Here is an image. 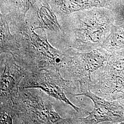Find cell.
<instances>
[{"mask_svg":"<svg viewBox=\"0 0 124 124\" xmlns=\"http://www.w3.org/2000/svg\"><path fill=\"white\" fill-rule=\"evenodd\" d=\"M51 97L40 89H20L12 107L13 124H74L64 119L53 108Z\"/></svg>","mask_w":124,"mask_h":124,"instance_id":"1","label":"cell"},{"mask_svg":"<svg viewBox=\"0 0 124 124\" xmlns=\"http://www.w3.org/2000/svg\"><path fill=\"white\" fill-rule=\"evenodd\" d=\"M40 30L39 34L30 28L28 43L15 61L27 72L37 70L60 71L64 65V52L53 46L46 31Z\"/></svg>","mask_w":124,"mask_h":124,"instance_id":"2","label":"cell"},{"mask_svg":"<svg viewBox=\"0 0 124 124\" xmlns=\"http://www.w3.org/2000/svg\"><path fill=\"white\" fill-rule=\"evenodd\" d=\"M74 85L72 80L64 79L60 71L37 70L27 73L20 83V89H40L51 97L65 103L78 112L80 108L67 97V95L75 96Z\"/></svg>","mask_w":124,"mask_h":124,"instance_id":"3","label":"cell"},{"mask_svg":"<svg viewBox=\"0 0 124 124\" xmlns=\"http://www.w3.org/2000/svg\"><path fill=\"white\" fill-rule=\"evenodd\" d=\"M0 56V64L4 68L0 78V106L12 107L27 72L18 64L11 54L3 53Z\"/></svg>","mask_w":124,"mask_h":124,"instance_id":"4","label":"cell"},{"mask_svg":"<svg viewBox=\"0 0 124 124\" xmlns=\"http://www.w3.org/2000/svg\"><path fill=\"white\" fill-rule=\"evenodd\" d=\"M63 51L65 61L63 69L68 72L71 80L80 83V93L87 90L90 73L98 66L102 58L97 54L78 53L70 48H66Z\"/></svg>","mask_w":124,"mask_h":124,"instance_id":"5","label":"cell"},{"mask_svg":"<svg viewBox=\"0 0 124 124\" xmlns=\"http://www.w3.org/2000/svg\"><path fill=\"white\" fill-rule=\"evenodd\" d=\"M27 22L34 30L43 29L54 34L61 40L63 31L58 18L47 0H37L26 14Z\"/></svg>","mask_w":124,"mask_h":124,"instance_id":"6","label":"cell"},{"mask_svg":"<svg viewBox=\"0 0 124 124\" xmlns=\"http://www.w3.org/2000/svg\"><path fill=\"white\" fill-rule=\"evenodd\" d=\"M85 96L92 100L94 103L93 111L89 113V115L84 118H79L80 122L84 124H98L106 121H113L114 116L120 115L115 114L117 107L112 103L106 101L98 97L88 90L75 96Z\"/></svg>","mask_w":124,"mask_h":124,"instance_id":"7","label":"cell"},{"mask_svg":"<svg viewBox=\"0 0 124 124\" xmlns=\"http://www.w3.org/2000/svg\"><path fill=\"white\" fill-rule=\"evenodd\" d=\"M0 53H9L15 56L19 50V43L17 32L10 26L8 16L0 13Z\"/></svg>","mask_w":124,"mask_h":124,"instance_id":"8","label":"cell"},{"mask_svg":"<svg viewBox=\"0 0 124 124\" xmlns=\"http://www.w3.org/2000/svg\"><path fill=\"white\" fill-rule=\"evenodd\" d=\"M37 0H0V13H12L21 16L26 14Z\"/></svg>","mask_w":124,"mask_h":124,"instance_id":"9","label":"cell"},{"mask_svg":"<svg viewBox=\"0 0 124 124\" xmlns=\"http://www.w3.org/2000/svg\"><path fill=\"white\" fill-rule=\"evenodd\" d=\"M0 124H13V115L12 109L0 108Z\"/></svg>","mask_w":124,"mask_h":124,"instance_id":"10","label":"cell"}]
</instances>
